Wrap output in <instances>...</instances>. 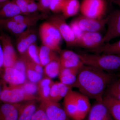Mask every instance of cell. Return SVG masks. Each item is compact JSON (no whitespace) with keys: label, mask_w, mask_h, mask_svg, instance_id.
I'll return each mask as SVG.
<instances>
[{"label":"cell","mask_w":120,"mask_h":120,"mask_svg":"<svg viewBox=\"0 0 120 120\" xmlns=\"http://www.w3.org/2000/svg\"><path fill=\"white\" fill-rule=\"evenodd\" d=\"M109 73L94 67L83 64L72 87L98 102H103V95L112 81Z\"/></svg>","instance_id":"6da1fadb"},{"label":"cell","mask_w":120,"mask_h":120,"mask_svg":"<svg viewBox=\"0 0 120 120\" xmlns=\"http://www.w3.org/2000/svg\"><path fill=\"white\" fill-rule=\"evenodd\" d=\"M83 64L108 73L120 71V55L105 54L77 53Z\"/></svg>","instance_id":"7a4b0ae2"},{"label":"cell","mask_w":120,"mask_h":120,"mask_svg":"<svg viewBox=\"0 0 120 120\" xmlns=\"http://www.w3.org/2000/svg\"><path fill=\"white\" fill-rule=\"evenodd\" d=\"M39 99L34 95L26 94L19 85H8L3 81L0 101L3 103L15 104L22 101H27L38 100Z\"/></svg>","instance_id":"3957f363"},{"label":"cell","mask_w":120,"mask_h":120,"mask_svg":"<svg viewBox=\"0 0 120 120\" xmlns=\"http://www.w3.org/2000/svg\"><path fill=\"white\" fill-rule=\"evenodd\" d=\"M80 8L84 16L101 19L105 12L106 4L105 0H83Z\"/></svg>","instance_id":"277c9868"},{"label":"cell","mask_w":120,"mask_h":120,"mask_svg":"<svg viewBox=\"0 0 120 120\" xmlns=\"http://www.w3.org/2000/svg\"><path fill=\"white\" fill-rule=\"evenodd\" d=\"M65 19L62 15H55L50 17L49 22L58 29L67 45L75 46L76 41L74 34Z\"/></svg>","instance_id":"5b68a950"},{"label":"cell","mask_w":120,"mask_h":120,"mask_svg":"<svg viewBox=\"0 0 120 120\" xmlns=\"http://www.w3.org/2000/svg\"><path fill=\"white\" fill-rule=\"evenodd\" d=\"M39 109H42L49 120H68L67 115L58 102L41 100Z\"/></svg>","instance_id":"8992f818"},{"label":"cell","mask_w":120,"mask_h":120,"mask_svg":"<svg viewBox=\"0 0 120 120\" xmlns=\"http://www.w3.org/2000/svg\"><path fill=\"white\" fill-rule=\"evenodd\" d=\"M0 41L4 53V68L13 67L18 60V57L10 37L7 34L1 33Z\"/></svg>","instance_id":"52a82bcc"},{"label":"cell","mask_w":120,"mask_h":120,"mask_svg":"<svg viewBox=\"0 0 120 120\" xmlns=\"http://www.w3.org/2000/svg\"><path fill=\"white\" fill-rule=\"evenodd\" d=\"M107 31L102 38L101 45L120 37V10L114 11L109 16Z\"/></svg>","instance_id":"ba28073f"},{"label":"cell","mask_w":120,"mask_h":120,"mask_svg":"<svg viewBox=\"0 0 120 120\" xmlns=\"http://www.w3.org/2000/svg\"><path fill=\"white\" fill-rule=\"evenodd\" d=\"M109 16L101 19L89 18L82 15L76 19L80 27L84 32H98L107 24Z\"/></svg>","instance_id":"9c48e42d"},{"label":"cell","mask_w":120,"mask_h":120,"mask_svg":"<svg viewBox=\"0 0 120 120\" xmlns=\"http://www.w3.org/2000/svg\"><path fill=\"white\" fill-rule=\"evenodd\" d=\"M103 37L98 32H84L75 46L93 49L101 45Z\"/></svg>","instance_id":"30bf717a"},{"label":"cell","mask_w":120,"mask_h":120,"mask_svg":"<svg viewBox=\"0 0 120 120\" xmlns=\"http://www.w3.org/2000/svg\"><path fill=\"white\" fill-rule=\"evenodd\" d=\"M37 36L34 30L28 28L19 35L17 42V49L21 54H26L28 47L35 43Z\"/></svg>","instance_id":"8fae6325"},{"label":"cell","mask_w":120,"mask_h":120,"mask_svg":"<svg viewBox=\"0 0 120 120\" xmlns=\"http://www.w3.org/2000/svg\"><path fill=\"white\" fill-rule=\"evenodd\" d=\"M3 81L13 86L21 85L26 82V76L13 67L5 68Z\"/></svg>","instance_id":"7c38bea8"},{"label":"cell","mask_w":120,"mask_h":120,"mask_svg":"<svg viewBox=\"0 0 120 120\" xmlns=\"http://www.w3.org/2000/svg\"><path fill=\"white\" fill-rule=\"evenodd\" d=\"M59 53L61 68H73L83 64L77 53L71 50H61Z\"/></svg>","instance_id":"4fadbf2b"},{"label":"cell","mask_w":120,"mask_h":120,"mask_svg":"<svg viewBox=\"0 0 120 120\" xmlns=\"http://www.w3.org/2000/svg\"><path fill=\"white\" fill-rule=\"evenodd\" d=\"M64 99V109L67 116L74 120H79L74 91L72 88Z\"/></svg>","instance_id":"5bb4252c"},{"label":"cell","mask_w":120,"mask_h":120,"mask_svg":"<svg viewBox=\"0 0 120 120\" xmlns=\"http://www.w3.org/2000/svg\"><path fill=\"white\" fill-rule=\"evenodd\" d=\"M97 102L90 109L88 120H112L111 114L103 102Z\"/></svg>","instance_id":"9a60e30c"},{"label":"cell","mask_w":120,"mask_h":120,"mask_svg":"<svg viewBox=\"0 0 120 120\" xmlns=\"http://www.w3.org/2000/svg\"><path fill=\"white\" fill-rule=\"evenodd\" d=\"M79 120H83L90 109V103L88 97L80 92L74 91Z\"/></svg>","instance_id":"2e32d148"},{"label":"cell","mask_w":120,"mask_h":120,"mask_svg":"<svg viewBox=\"0 0 120 120\" xmlns=\"http://www.w3.org/2000/svg\"><path fill=\"white\" fill-rule=\"evenodd\" d=\"M83 64L73 68H61L58 75L60 82L71 86L75 81L80 69Z\"/></svg>","instance_id":"e0dca14e"},{"label":"cell","mask_w":120,"mask_h":120,"mask_svg":"<svg viewBox=\"0 0 120 120\" xmlns=\"http://www.w3.org/2000/svg\"><path fill=\"white\" fill-rule=\"evenodd\" d=\"M0 26L13 34L19 35L30 27L27 24L17 22L10 19H0Z\"/></svg>","instance_id":"ac0fdd59"},{"label":"cell","mask_w":120,"mask_h":120,"mask_svg":"<svg viewBox=\"0 0 120 120\" xmlns=\"http://www.w3.org/2000/svg\"><path fill=\"white\" fill-rule=\"evenodd\" d=\"M72 88L71 86L66 85L61 82H54L50 90L49 100L58 102L64 98Z\"/></svg>","instance_id":"d6986e66"},{"label":"cell","mask_w":120,"mask_h":120,"mask_svg":"<svg viewBox=\"0 0 120 120\" xmlns=\"http://www.w3.org/2000/svg\"><path fill=\"white\" fill-rule=\"evenodd\" d=\"M19 105L4 103L0 105V120H17Z\"/></svg>","instance_id":"ffe728a7"},{"label":"cell","mask_w":120,"mask_h":120,"mask_svg":"<svg viewBox=\"0 0 120 120\" xmlns=\"http://www.w3.org/2000/svg\"><path fill=\"white\" fill-rule=\"evenodd\" d=\"M19 15L23 14L13 1H8L0 5V19H10Z\"/></svg>","instance_id":"44dd1931"},{"label":"cell","mask_w":120,"mask_h":120,"mask_svg":"<svg viewBox=\"0 0 120 120\" xmlns=\"http://www.w3.org/2000/svg\"><path fill=\"white\" fill-rule=\"evenodd\" d=\"M36 100L27 101L22 105L19 104L17 120H31L37 110Z\"/></svg>","instance_id":"7402d4cb"},{"label":"cell","mask_w":120,"mask_h":120,"mask_svg":"<svg viewBox=\"0 0 120 120\" xmlns=\"http://www.w3.org/2000/svg\"><path fill=\"white\" fill-rule=\"evenodd\" d=\"M103 102L115 120H120V101L109 96L103 97Z\"/></svg>","instance_id":"603a6c76"},{"label":"cell","mask_w":120,"mask_h":120,"mask_svg":"<svg viewBox=\"0 0 120 120\" xmlns=\"http://www.w3.org/2000/svg\"><path fill=\"white\" fill-rule=\"evenodd\" d=\"M54 83L52 79L47 76L38 82V92L41 100H49L50 90Z\"/></svg>","instance_id":"cb8c5ba5"},{"label":"cell","mask_w":120,"mask_h":120,"mask_svg":"<svg viewBox=\"0 0 120 120\" xmlns=\"http://www.w3.org/2000/svg\"><path fill=\"white\" fill-rule=\"evenodd\" d=\"M86 52L120 55V40L113 43H106L93 49L87 50Z\"/></svg>","instance_id":"d4e9b609"},{"label":"cell","mask_w":120,"mask_h":120,"mask_svg":"<svg viewBox=\"0 0 120 120\" xmlns=\"http://www.w3.org/2000/svg\"><path fill=\"white\" fill-rule=\"evenodd\" d=\"M80 7L79 0H64L61 11L62 16L65 19L75 15Z\"/></svg>","instance_id":"484cf974"},{"label":"cell","mask_w":120,"mask_h":120,"mask_svg":"<svg viewBox=\"0 0 120 120\" xmlns=\"http://www.w3.org/2000/svg\"><path fill=\"white\" fill-rule=\"evenodd\" d=\"M39 57L42 67L52 61L59 59L56 52L44 45H42L39 49Z\"/></svg>","instance_id":"4316f807"},{"label":"cell","mask_w":120,"mask_h":120,"mask_svg":"<svg viewBox=\"0 0 120 120\" xmlns=\"http://www.w3.org/2000/svg\"><path fill=\"white\" fill-rule=\"evenodd\" d=\"M39 32L45 33L52 37L60 43L62 40V37L58 29L49 22H45L41 24Z\"/></svg>","instance_id":"83f0119b"},{"label":"cell","mask_w":120,"mask_h":120,"mask_svg":"<svg viewBox=\"0 0 120 120\" xmlns=\"http://www.w3.org/2000/svg\"><path fill=\"white\" fill-rule=\"evenodd\" d=\"M45 15H19L10 18L14 21L20 23L27 24L30 27L36 24L39 20L43 19Z\"/></svg>","instance_id":"f1b7e54d"},{"label":"cell","mask_w":120,"mask_h":120,"mask_svg":"<svg viewBox=\"0 0 120 120\" xmlns=\"http://www.w3.org/2000/svg\"><path fill=\"white\" fill-rule=\"evenodd\" d=\"M44 72L47 77L52 79L58 75L61 69L60 58L50 62L45 66Z\"/></svg>","instance_id":"f546056e"},{"label":"cell","mask_w":120,"mask_h":120,"mask_svg":"<svg viewBox=\"0 0 120 120\" xmlns=\"http://www.w3.org/2000/svg\"><path fill=\"white\" fill-rule=\"evenodd\" d=\"M39 34L43 45L49 47L54 52H60L61 49L60 42L45 33L39 32Z\"/></svg>","instance_id":"4dcf8cb0"},{"label":"cell","mask_w":120,"mask_h":120,"mask_svg":"<svg viewBox=\"0 0 120 120\" xmlns=\"http://www.w3.org/2000/svg\"><path fill=\"white\" fill-rule=\"evenodd\" d=\"M106 95L120 101V79L109 84L106 90Z\"/></svg>","instance_id":"1f68e13d"},{"label":"cell","mask_w":120,"mask_h":120,"mask_svg":"<svg viewBox=\"0 0 120 120\" xmlns=\"http://www.w3.org/2000/svg\"><path fill=\"white\" fill-rule=\"evenodd\" d=\"M26 53L28 58L32 61L38 64L41 65L39 57V49L35 43L31 45L28 47Z\"/></svg>","instance_id":"d6a6232c"},{"label":"cell","mask_w":120,"mask_h":120,"mask_svg":"<svg viewBox=\"0 0 120 120\" xmlns=\"http://www.w3.org/2000/svg\"><path fill=\"white\" fill-rule=\"evenodd\" d=\"M19 86L27 94L34 95L35 94L38 92V84L35 83L30 81V82H26Z\"/></svg>","instance_id":"836d02e7"},{"label":"cell","mask_w":120,"mask_h":120,"mask_svg":"<svg viewBox=\"0 0 120 120\" xmlns=\"http://www.w3.org/2000/svg\"><path fill=\"white\" fill-rule=\"evenodd\" d=\"M69 26L75 39L76 44L77 41L82 38L84 31L80 27L76 19H75L71 22Z\"/></svg>","instance_id":"e575fe53"},{"label":"cell","mask_w":120,"mask_h":120,"mask_svg":"<svg viewBox=\"0 0 120 120\" xmlns=\"http://www.w3.org/2000/svg\"><path fill=\"white\" fill-rule=\"evenodd\" d=\"M26 76L30 82L35 83L39 82L42 78V75L38 73L32 69L26 67Z\"/></svg>","instance_id":"d590c367"},{"label":"cell","mask_w":120,"mask_h":120,"mask_svg":"<svg viewBox=\"0 0 120 120\" xmlns=\"http://www.w3.org/2000/svg\"><path fill=\"white\" fill-rule=\"evenodd\" d=\"M64 0H52L49 9L54 13H58L62 11V6Z\"/></svg>","instance_id":"8d00e7d4"},{"label":"cell","mask_w":120,"mask_h":120,"mask_svg":"<svg viewBox=\"0 0 120 120\" xmlns=\"http://www.w3.org/2000/svg\"><path fill=\"white\" fill-rule=\"evenodd\" d=\"M13 67L22 72L26 76V66L23 56L19 59H18Z\"/></svg>","instance_id":"74e56055"},{"label":"cell","mask_w":120,"mask_h":120,"mask_svg":"<svg viewBox=\"0 0 120 120\" xmlns=\"http://www.w3.org/2000/svg\"><path fill=\"white\" fill-rule=\"evenodd\" d=\"M19 8L23 15H29L27 12L28 0H12Z\"/></svg>","instance_id":"f35d334b"},{"label":"cell","mask_w":120,"mask_h":120,"mask_svg":"<svg viewBox=\"0 0 120 120\" xmlns=\"http://www.w3.org/2000/svg\"><path fill=\"white\" fill-rule=\"evenodd\" d=\"M40 11V7L38 3L34 2L33 0H28L27 11L28 14L34 13L37 11Z\"/></svg>","instance_id":"ab89813d"},{"label":"cell","mask_w":120,"mask_h":120,"mask_svg":"<svg viewBox=\"0 0 120 120\" xmlns=\"http://www.w3.org/2000/svg\"><path fill=\"white\" fill-rule=\"evenodd\" d=\"M31 120H49L45 112L39 108L37 109Z\"/></svg>","instance_id":"60d3db41"},{"label":"cell","mask_w":120,"mask_h":120,"mask_svg":"<svg viewBox=\"0 0 120 120\" xmlns=\"http://www.w3.org/2000/svg\"><path fill=\"white\" fill-rule=\"evenodd\" d=\"M4 53H3V49L0 41V71L2 67H3L4 64Z\"/></svg>","instance_id":"b9f144b4"},{"label":"cell","mask_w":120,"mask_h":120,"mask_svg":"<svg viewBox=\"0 0 120 120\" xmlns=\"http://www.w3.org/2000/svg\"><path fill=\"white\" fill-rule=\"evenodd\" d=\"M111 2L117 5L120 7V0H110Z\"/></svg>","instance_id":"7bdbcfd3"},{"label":"cell","mask_w":120,"mask_h":120,"mask_svg":"<svg viewBox=\"0 0 120 120\" xmlns=\"http://www.w3.org/2000/svg\"><path fill=\"white\" fill-rule=\"evenodd\" d=\"M2 86H3V81L0 80V97L2 91Z\"/></svg>","instance_id":"ee69618b"},{"label":"cell","mask_w":120,"mask_h":120,"mask_svg":"<svg viewBox=\"0 0 120 120\" xmlns=\"http://www.w3.org/2000/svg\"><path fill=\"white\" fill-rule=\"evenodd\" d=\"M8 1H9V0H0V5Z\"/></svg>","instance_id":"f6af8a7d"}]
</instances>
